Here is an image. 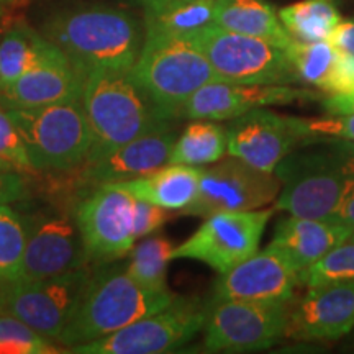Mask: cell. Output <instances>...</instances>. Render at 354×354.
<instances>
[{
    "mask_svg": "<svg viewBox=\"0 0 354 354\" xmlns=\"http://www.w3.org/2000/svg\"><path fill=\"white\" fill-rule=\"evenodd\" d=\"M46 37L82 76L95 69L131 71L145 41L131 13L105 6L61 13L46 25Z\"/></svg>",
    "mask_w": 354,
    "mask_h": 354,
    "instance_id": "1",
    "label": "cell"
},
{
    "mask_svg": "<svg viewBox=\"0 0 354 354\" xmlns=\"http://www.w3.org/2000/svg\"><path fill=\"white\" fill-rule=\"evenodd\" d=\"M81 100L92 133L87 158L162 130L169 122L130 71H88L84 74Z\"/></svg>",
    "mask_w": 354,
    "mask_h": 354,
    "instance_id": "2",
    "label": "cell"
},
{
    "mask_svg": "<svg viewBox=\"0 0 354 354\" xmlns=\"http://www.w3.org/2000/svg\"><path fill=\"white\" fill-rule=\"evenodd\" d=\"M176 297L171 290L141 286L127 269L94 272L57 342L73 348L104 338L166 308Z\"/></svg>",
    "mask_w": 354,
    "mask_h": 354,
    "instance_id": "3",
    "label": "cell"
},
{
    "mask_svg": "<svg viewBox=\"0 0 354 354\" xmlns=\"http://www.w3.org/2000/svg\"><path fill=\"white\" fill-rule=\"evenodd\" d=\"M130 74L167 118L180 115L185 102L216 74L187 35L145 30V41Z\"/></svg>",
    "mask_w": 354,
    "mask_h": 354,
    "instance_id": "4",
    "label": "cell"
},
{
    "mask_svg": "<svg viewBox=\"0 0 354 354\" xmlns=\"http://www.w3.org/2000/svg\"><path fill=\"white\" fill-rule=\"evenodd\" d=\"M353 149L354 143L342 141L333 148L287 154L274 169L282 184L276 209L305 218H328L351 176Z\"/></svg>",
    "mask_w": 354,
    "mask_h": 354,
    "instance_id": "5",
    "label": "cell"
},
{
    "mask_svg": "<svg viewBox=\"0 0 354 354\" xmlns=\"http://www.w3.org/2000/svg\"><path fill=\"white\" fill-rule=\"evenodd\" d=\"M28 153L33 171H71L84 165L92 133L82 100H63L41 107L6 105Z\"/></svg>",
    "mask_w": 354,
    "mask_h": 354,
    "instance_id": "6",
    "label": "cell"
},
{
    "mask_svg": "<svg viewBox=\"0 0 354 354\" xmlns=\"http://www.w3.org/2000/svg\"><path fill=\"white\" fill-rule=\"evenodd\" d=\"M221 81L290 86L300 79L287 50L268 39L230 32L212 24L187 35Z\"/></svg>",
    "mask_w": 354,
    "mask_h": 354,
    "instance_id": "7",
    "label": "cell"
},
{
    "mask_svg": "<svg viewBox=\"0 0 354 354\" xmlns=\"http://www.w3.org/2000/svg\"><path fill=\"white\" fill-rule=\"evenodd\" d=\"M86 266L59 276L25 281L0 279V313L19 318L44 338H59L92 279Z\"/></svg>",
    "mask_w": 354,
    "mask_h": 354,
    "instance_id": "8",
    "label": "cell"
},
{
    "mask_svg": "<svg viewBox=\"0 0 354 354\" xmlns=\"http://www.w3.org/2000/svg\"><path fill=\"white\" fill-rule=\"evenodd\" d=\"M207 307L198 299L176 297L166 308L115 333L76 344L79 354H161L183 348L203 330Z\"/></svg>",
    "mask_w": 354,
    "mask_h": 354,
    "instance_id": "9",
    "label": "cell"
},
{
    "mask_svg": "<svg viewBox=\"0 0 354 354\" xmlns=\"http://www.w3.org/2000/svg\"><path fill=\"white\" fill-rule=\"evenodd\" d=\"M289 302L216 300L207 305L203 344L212 353L271 348L284 336Z\"/></svg>",
    "mask_w": 354,
    "mask_h": 354,
    "instance_id": "10",
    "label": "cell"
},
{
    "mask_svg": "<svg viewBox=\"0 0 354 354\" xmlns=\"http://www.w3.org/2000/svg\"><path fill=\"white\" fill-rule=\"evenodd\" d=\"M276 209L218 212L209 215L183 245L174 248L172 259H194L227 272L259 250L261 238Z\"/></svg>",
    "mask_w": 354,
    "mask_h": 354,
    "instance_id": "11",
    "label": "cell"
},
{
    "mask_svg": "<svg viewBox=\"0 0 354 354\" xmlns=\"http://www.w3.org/2000/svg\"><path fill=\"white\" fill-rule=\"evenodd\" d=\"M274 172L261 171L240 158H221L202 169L198 194L184 214L209 216L218 212L256 210L274 202L281 192Z\"/></svg>",
    "mask_w": 354,
    "mask_h": 354,
    "instance_id": "12",
    "label": "cell"
},
{
    "mask_svg": "<svg viewBox=\"0 0 354 354\" xmlns=\"http://www.w3.org/2000/svg\"><path fill=\"white\" fill-rule=\"evenodd\" d=\"M135 201L115 187H100L77 205L76 223L88 261H112L130 253L135 246Z\"/></svg>",
    "mask_w": 354,
    "mask_h": 354,
    "instance_id": "13",
    "label": "cell"
},
{
    "mask_svg": "<svg viewBox=\"0 0 354 354\" xmlns=\"http://www.w3.org/2000/svg\"><path fill=\"white\" fill-rule=\"evenodd\" d=\"M24 221L26 246L19 279L41 281L86 266L88 259L76 218L37 214Z\"/></svg>",
    "mask_w": 354,
    "mask_h": 354,
    "instance_id": "14",
    "label": "cell"
},
{
    "mask_svg": "<svg viewBox=\"0 0 354 354\" xmlns=\"http://www.w3.org/2000/svg\"><path fill=\"white\" fill-rule=\"evenodd\" d=\"M300 271L276 246L241 261L215 281L210 302L216 300H253L287 304L300 286Z\"/></svg>",
    "mask_w": 354,
    "mask_h": 354,
    "instance_id": "15",
    "label": "cell"
},
{
    "mask_svg": "<svg viewBox=\"0 0 354 354\" xmlns=\"http://www.w3.org/2000/svg\"><path fill=\"white\" fill-rule=\"evenodd\" d=\"M320 99L317 92L277 84H243L215 79L190 95L180 110L192 120H233L251 110Z\"/></svg>",
    "mask_w": 354,
    "mask_h": 354,
    "instance_id": "16",
    "label": "cell"
},
{
    "mask_svg": "<svg viewBox=\"0 0 354 354\" xmlns=\"http://www.w3.org/2000/svg\"><path fill=\"white\" fill-rule=\"evenodd\" d=\"M354 330V281L310 286L289 307L284 336L300 342H331Z\"/></svg>",
    "mask_w": 354,
    "mask_h": 354,
    "instance_id": "17",
    "label": "cell"
},
{
    "mask_svg": "<svg viewBox=\"0 0 354 354\" xmlns=\"http://www.w3.org/2000/svg\"><path fill=\"white\" fill-rule=\"evenodd\" d=\"M227 131L230 156L240 158L266 172H274L287 154L302 145L295 117L266 109L233 118Z\"/></svg>",
    "mask_w": 354,
    "mask_h": 354,
    "instance_id": "18",
    "label": "cell"
},
{
    "mask_svg": "<svg viewBox=\"0 0 354 354\" xmlns=\"http://www.w3.org/2000/svg\"><path fill=\"white\" fill-rule=\"evenodd\" d=\"M176 133L167 128L146 133L128 143L84 161L82 177L88 183L113 184L138 179L169 165Z\"/></svg>",
    "mask_w": 354,
    "mask_h": 354,
    "instance_id": "19",
    "label": "cell"
},
{
    "mask_svg": "<svg viewBox=\"0 0 354 354\" xmlns=\"http://www.w3.org/2000/svg\"><path fill=\"white\" fill-rule=\"evenodd\" d=\"M84 76L59 48L19 79L0 87V102L13 107H41L56 102L81 99Z\"/></svg>",
    "mask_w": 354,
    "mask_h": 354,
    "instance_id": "20",
    "label": "cell"
},
{
    "mask_svg": "<svg viewBox=\"0 0 354 354\" xmlns=\"http://www.w3.org/2000/svg\"><path fill=\"white\" fill-rule=\"evenodd\" d=\"M353 230L331 218H305L294 216L277 223L272 241L269 245L289 258L299 271L308 268L315 261L342 243L349 240Z\"/></svg>",
    "mask_w": 354,
    "mask_h": 354,
    "instance_id": "21",
    "label": "cell"
},
{
    "mask_svg": "<svg viewBox=\"0 0 354 354\" xmlns=\"http://www.w3.org/2000/svg\"><path fill=\"white\" fill-rule=\"evenodd\" d=\"M202 169L197 166L167 165L138 179L113 183L138 201H145L166 210H185L196 201Z\"/></svg>",
    "mask_w": 354,
    "mask_h": 354,
    "instance_id": "22",
    "label": "cell"
},
{
    "mask_svg": "<svg viewBox=\"0 0 354 354\" xmlns=\"http://www.w3.org/2000/svg\"><path fill=\"white\" fill-rule=\"evenodd\" d=\"M215 25L234 33L268 39L284 50L294 41L266 0H216Z\"/></svg>",
    "mask_w": 354,
    "mask_h": 354,
    "instance_id": "23",
    "label": "cell"
},
{
    "mask_svg": "<svg viewBox=\"0 0 354 354\" xmlns=\"http://www.w3.org/2000/svg\"><path fill=\"white\" fill-rule=\"evenodd\" d=\"M228 153V131L214 120H196L185 128L172 148L169 165H214Z\"/></svg>",
    "mask_w": 354,
    "mask_h": 354,
    "instance_id": "24",
    "label": "cell"
},
{
    "mask_svg": "<svg viewBox=\"0 0 354 354\" xmlns=\"http://www.w3.org/2000/svg\"><path fill=\"white\" fill-rule=\"evenodd\" d=\"M55 43L28 26H13L0 39V87L19 79L43 59Z\"/></svg>",
    "mask_w": 354,
    "mask_h": 354,
    "instance_id": "25",
    "label": "cell"
},
{
    "mask_svg": "<svg viewBox=\"0 0 354 354\" xmlns=\"http://www.w3.org/2000/svg\"><path fill=\"white\" fill-rule=\"evenodd\" d=\"M279 19L295 39L323 41L342 21L336 0H300L281 8Z\"/></svg>",
    "mask_w": 354,
    "mask_h": 354,
    "instance_id": "26",
    "label": "cell"
},
{
    "mask_svg": "<svg viewBox=\"0 0 354 354\" xmlns=\"http://www.w3.org/2000/svg\"><path fill=\"white\" fill-rule=\"evenodd\" d=\"M216 0H169L156 10L145 12V28L190 35L215 24Z\"/></svg>",
    "mask_w": 354,
    "mask_h": 354,
    "instance_id": "27",
    "label": "cell"
},
{
    "mask_svg": "<svg viewBox=\"0 0 354 354\" xmlns=\"http://www.w3.org/2000/svg\"><path fill=\"white\" fill-rule=\"evenodd\" d=\"M339 50L328 39L323 41H300L295 39L287 48L292 66L299 79L328 92Z\"/></svg>",
    "mask_w": 354,
    "mask_h": 354,
    "instance_id": "28",
    "label": "cell"
},
{
    "mask_svg": "<svg viewBox=\"0 0 354 354\" xmlns=\"http://www.w3.org/2000/svg\"><path fill=\"white\" fill-rule=\"evenodd\" d=\"M171 241L162 236H153L131 248V258L127 271L141 286L151 290H169L166 284L167 264L172 261Z\"/></svg>",
    "mask_w": 354,
    "mask_h": 354,
    "instance_id": "29",
    "label": "cell"
},
{
    "mask_svg": "<svg viewBox=\"0 0 354 354\" xmlns=\"http://www.w3.org/2000/svg\"><path fill=\"white\" fill-rule=\"evenodd\" d=\"M26 246L21 216L8 205L0 207V279H19Z\"/></svg>",
    "mask_w": 354,
    "mask_h": 354,
    "instance_id": "30",
    "label": "cell"
},
{
    "mask_svg": "<svg viewBox=\"0 0 354 354\" xmlns=\"http://www.w3.org/2000/svg\"><path fill=\"white\" fill-rule=\"evenodd\" d=\"M300 286L310 287L333 281H354V241L346 240L299 274Z\"/></svg>",
    "mask_w": 354,
    "mask_h": 354,
    "instance_id": "31",
    "label": "cell"
},
{
    "mask_svg": "<svg viewBox=\"0 0 354 354\" xmlns=\"http://www.w3.org/2000/svg\"><path fill=\"white\" fill-rule=\"evenodd\" d=\"M302 145L318 141H349L354 143V113H328L318 118L295 117Z\"/></svg>",
    "mask_w": 354,
    "mask_h": 354,
    "instance_id": "32",
    "label": "cell"
},
{
    "mask_svg": "<svg viewBox=\"0 0 354 354\" xmlns=\"http://www.w3.org/2000/svg\"><path fill=\"white\" fill-rule=\"evenodd\" d=\"M55 353L43 335L19 318L0 313V354Z\"/></svg>",
    "mask_w": 354,
    "mask_h": 354,
    "instance_id": "33",
    "label": "cell"
},
{
    "mask_svg": "<svg viewBox=\"0 0 354 354\" xmlns=\"http://www.w3.org/2000/svg\"><path fill=\"white\" fill-rule=\"evenodd\" d=\"M0 159L19 171H33L20 133L2 102H0Z\"/></svg>",
    "mask_w": 354,
    "mask_h": 354,
    "instance_id": "34",
    "label": "cell"
},
{
    "mask_svg": "<svg viewBox=\"0 0 354 354\" xmlns=\"http://www.w3.org/2000/svg\"><path fill=\"white\" fill-rule=\"evenodd\" d=\"M167 214L166 209L154 205V203L145 201H135V236L138 238L148 236L154 232H158L162 225L166 223Z\"/></svg>",
    "mask_w": 354,
    "mask_h": 354,
    "instance_id": "35",
    "label": "cell"
},
{
    "mask_svg": "<svg viewBox=\"0 0 354 354\" xmlns=\"http://www.w3.org/2000/svg\"><path fill=\"white\" fill-rule=\"evenodd\" d=\"M339 50V48H338ZM354 88V55L339 50L336 59L335 73L331 77L328 94H342Z\"/></svg>",
    "mask_w": 354,
    "mask_h": 354,
    "instance_id": "36",
    "label": "cell"
},
{
    "mask_svg": "<svg viewBox=\"0 0 354 354\" xmlns=\"http://www.w3.org/2000/svg\"><path fill=\"white\" fill-rule=\"evenodd\" d=\"M26 196V185L24 177L17 169L0 171V207L12 202H19Z\"/></svg>",
    "mask_w": 354,
    "mask_h": 354,
    "instance_id": "37",
    "label": "cell"
},
{
    "mask_svg": "<svg viewBox=\"0 0 354 354\" xmlns=\"http://www.w3.org/2000/svg\"><path fill=\"white\" fill-rule=\"evenodd\" d=\"M328 218L338 221L349 227L354 232V149H353V166H351V176H349L346 187L343 190V196L339 198L338 205L333 214Z\"/></svg>",
    "mask_w": 354,
    "mask_h": 354,
    "instance_id": "38",
    "label": "cell"
},
{
    "mask_svg": "<svg viewBox=\"0 0 354 354\" xmlns=\"http://www.w3.org/2000/svg\"><path fill=\"white\" fill-rule=\"evenodd\" d=\"M328 41L335 44L336 48H339V50L354 55V20L339 21L331 32Z\"/></svg>",
    "mask_w": 354,
    "mask_h": 354,
    "instance_id": "39",
    "label": "cell"
},
{
    "mask_svg": "<svg viewBox=\"0 0 354 354\" xmlns=\"http://www.w3.org/2000/svg\"><path fill=\"white\" fill-rule=\"evenodd\" d=\"M326 113H354V88L342 94H330L323 99Z\"/></svg>",
    "mask_w": 354,
    "mask_h": 354,
    "instance_id": "40",
    "label": "cell"
},
{
    "mask_svg": "<svg viewBox=\"0 0 354 354\" xmlns=\"http://www.w3.org/2000/svg\"><path fill=\"white\" fill-rule=\"evenodd\" d=\"M135 2H138L140 6H143L145 12H151V10H156L161 6H165L166 2H169V0H135Z\"/></svg>",
    "mask_w": 354,
    "mask_h": 354,
    "instance_id": "41",
    "label": "cell"
},
{
    "mask_svg": "<svg viewBox=\"0 0 354 354\" xmlns=\"http://www.w3.org/2000/svg\"><path fill=\"white\" fill-rule=\"evenodd\" d=\"M3 169H15V167H13L12 165H8V162L3 161V159H0V171H3Z\"/></svg>",
    "mask_w": 354,
    "mask_h": 354,
    "instance_id": "42",
    "label": "cell"
},
{
    "mask_svg": "<svg viewBox=\"0 0 354 354\" xmlns=\"http://www.w3.org/2000/svg\"><path fill=\"white\" fill-rule=\"evenodd\" d=\"M349 240H353V241H354V232H353L351 236H349Z\"/></svg>",
    "mask_w": 354,
    "mask_h": 354,
    "instance_id": "43",
    "label": "cell"
}]
</instances>
